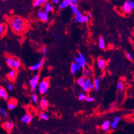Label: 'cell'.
I'll list each match as a JSON object with an SVG mask.
<instances>
[{
  "instance_id": "obj_40",
  "label": "cell",
  "mask_w": 134,
  "mask_h": 134,
  "mask_svg": "<svg viewBox=\"0 0 134 134\" xmlns=\"http://www.w3.org/2000/svg\"><path fill=\"white\" fill-rule=\"evenodd\" d=\"M128 2L130 3L132 9H134V2L132 1V0H129Z\"/></svg>"
},
{
  "instance_id": "obj_24",
  "label": "cell",
  "mask_w": 134,
  "mask_h": 134,
  "mask_svg": "<svg viewBox=\"0 0 134 134\" xmlns=\"http://www.w3.org/2000/svg\"><path fill=\"white\" fill-rule=\"evenodd\" d=\"M70 7L71 9V10L72 13L74 14L75 15L77 13L79 12L78 10V7L77 5V4H74V3H71L70 4Z\"/></svg>"
},
{
  "instance_id": "obj_33",
  "label": "cell",
  "mask_w": 134,
  "mask_h": 134,
  "mask_svg": "<svg viewBox=\"0 0 134 134\" xmlns=\"http://www.w3.org/2000/svg\"><path fill=\"white\" fill-rule=\"evenodd\" d=\"M125 56H126V57L127 58V59L129 60L130 61H133V56H132V55L130 53H129L128 52H126L125 53Z\"/></svg>"
},
{
  "instance_id": "obj_36",
  "label": "cell",
  "mask_w": 134,
  "mask_h": 134,
  "mask_svg": "<svg viewBox=\"0 0 134 134\" xmlns=\"http://www.w3.org/2000/svg\"><path fill=\"white\" fill-rule=\"evenodd\" d=\"M0 113H1V115L4 117L7 116V113L6 111L2 108H0Z\"/></svg>"
},
{
  "instance_id": "obj_14",
  "label": "cell",
  "mask_w": 134,
  "mask_h": 134,
  "mask_svg": "<svg viewBox=\"0 0 134 134\" xmlns=\"http://www.w3.org/2000/svg\"><path fill=\"white\" fill-rule=\"evenodd\" d=\"M132 8L128 1H126L124 3L123 5V10L125 13L129 14L132 11Z\"/></svg>"
},
{
  "instance_id": "obj_6",
  "label": "cell",
  "mask_w": 134,
  "mask_h": 134,
  "mask_svg": "<svg viewBox=\"0 0 134 134\" xmlns=\"http://www.w3.org/2000/svg\"><path fill=\"white\" fill-rule=\"evenodd\" d=\"M37 15L38 19L43 22H47L49 20L48 13L46 12L44 10H39L37 13Z\"/></svg>"
},
{
  "instance_id": "obj_42",
  "label": "cell",
  "mask_w": 134,
  "mask_h": 134,
  "mask_svg": "<svg viewBox=\"0 0 134 134\" xmlns=\"http://www.w3.org/2000/svg\"><path fill=\"white\" fill-rule=\"evenodd\" d=\"M7 88L10 91H12L13 90V86L12 84H8V86H7Z\"/></svg>"
},
{
  "instance_id": "obj_45",
  "label": "cell",
  "mask_w": 134,
  "mask_h": 134,
  "mask_svg": "<svg viewBox=\"0 0 134 134\" xmlns=\"http://www.w3.org/2000/svg\"><path fill=\"white\" fill-rule=\"evenodd\" d=\"M50 1L55 4H58L59 2V0H50Z\"/></svg>"
},
{
  "instance_id": "obj_16",
  "label": "cell",
  "mask_w": 134,
  "mask_h": 134,
  "mask_svg": "<svg viewBox=\"0 0 134 134\" xmlns=\"http://www.w3.org/2000/svg\"><path fill=\"white\" fill-rule=\"evenodd\" d=\"M0 98L4 100H7L8 98V93L3 87H0Z\"/></svg>"
},
{
  "instance_id": "obj_34",
  "label": "cell",
  "mask_w": 134,
  "mask_h": 134,
  "mask_svg": "<svg viewBox=\"0 0 134 134\" xmlns=\"http://www.w3.org/2000/svg\"><path fill=\"white\" fill-rule=\"evenodd\" d=\"M118 125V122L115 121V120H113V121L111 123V128L112 129H115L117 128Z\"/></svg>"
},
{
  "instance_id": "obj_11",
  "label": "cell",
  "mask_w": 134,
  "mask_h": 134,
  "mask_svg": "<svg viewBox=\"0 0 134 134\" xmlns=\"http://www.w3.org/2000/svg\"><path fill=\"white\" fill-rule=\"evenodd\" d=\"M17 106V100L15 99H9V101L7 103V109L9 111H12L14 110Z\"/></svg>"
},
{
  "instance_id": "obj_17",
  "label": "cell",
  "mask_w": 134,
  "mask_h": 134,
  "mask_svg": "<svg viewBox=\"0 0 134 134\" xmlns=\"http://www.w3.org/2000/svg\"><path fill=\"white\" fill-rule=\"evenodd\" d=\"M90 84V80L89 78H86L84 83L81 86L82 89L85 92H88L89 91V85Z\"/></svg>"
},
{
  "instance_id": "obj_8",
  "label": "cell",
  "mask_w": 134,
  "mask_h": 134,
  "mask_svg": "<svg viewBox=\"0 0 134 134\" xmlns=\"http://www.w3.org/2000/svg\"><path fill=\"white\" fill-rule=\"evenodd\" d=\"M14 123L11 121H7L2 124V128L8 133H11L13 129L14 128Z\"/></svg>"
},
{
  "instance_id": "obj_27",
  "label": "cell",
  "mask_w": 134,
  "mask_h": 134,
  "mask_svg": "<svg viewBox=\"0 0 134 134\" xmlns=\"http://www.w3.org/2000/svg\"><path fill=\"white\" fill-rule=\"evenodd\" d=\"M116 87H117V90L119 91H123L124 90V83L121 81H119L117 82V85H116Z\"/></svg>"
},
{
  "instance_id": "obj_5",
  "label": "cell",
  "mask_w": 134,
  "mask_h": 134,
  "mask_svg": "<svg viewBox=\"0 0 134 134\" xmlns=\"http://www.w3.org/2000/svg\"><path fill=\"white\" fill-rule=\"evenodd\" d=\"M39 81V75L38 74H36L34 77L32 78L29 81V83L30 85L31 90L32 92H35L37 88V87L38 86V83Z\"/></svg>"
},
{
  "instance_id": "obj_4",
  "label": "cell",
  "mask_w": 134,
  "mask_h": 134,
  "mask_svg": "<svg viewBox=\"0 0 134 134\" xmlns=\"http://www.w3.org/2000/svg\"><path fill=\"white\" fill-rule=\"evenodd\" d=\"M74 61L78 63L83 69H84L85 67L86 59L82 53H79L78 56L76 55L74 57Z\"/></svg>"
},
{
  "instance_id": "obj_46",
  "label": "cell",
  "mask_w": 134,
  "mask_h": 134,
  "mask_svg": "<svg viewBox=\"0 0 134 134\" xmlns=\"http://www.w3.org/2000/svg\"><path fill=\"white\" fill-rule=\"evenodd\" d=\"M54 38L55 39H61V37L59 35H54Z\"/></svg>"
},
{
  "instance_id": "obj_12",
  "label": "cell",
  "mask_w": 134,
  "mask_h": 134,
  "mask_svg": "<svg viewBox=\"0 0 134 134\" xmlns=\"http://www.w3.org/2000/svg\"><path fill=\"white\" fill-rule=\"evenodd\" d=\"M32 120V117L31 115L29 113H26L20 119L21 122L25 124H30Z\"/></svg>"
},
{
  "instance_id": "obj_43",
  "label": "cell",
  "mask_w": 134,
  "mask_h": 134,
  "mask_svg": "<svg viewBox=\"0 0 134 134\" xmlns=\"http://www.w3.org/2000/svg\"><path fill=\"white\" fill-rule=\"evenodd\" d=\"M86 15L88 16L90 19L92 18V14H91V13L90 12H89L86 13Z\"/></svg>"
},
{
  "instance_id": "obj_13",
  "label": "cell",
  "mask_w": 134,
  "mask_h": 134,
  "mask_svg": "<svg viewBox=\"0 0 134 134\" xmlns=\"http://www.w3.org/2000/svg\"><path fill=\"white\" fill-rule=\"evenodd\" d=\"M39 107L41 110H45L48 108L49 105V102L45 98H42L39 102Z\"/></svg>"
},
{
  "instance_id": "obj_39",
  "label": "cell",
  "mask_w": 134,
  "mask_h": 134,
  "mask_svg": "<svg viewBox=\"0 0 134 134\" xmlns=\"http://www.w3.org/2000/svg\"><path fill=\"white\" fill-rule=\"evenodd\" d=\"M94 89H95V86L94 85V83H90L89 85V91H92Z\"/></svg>"
},
{
  "instance_id": "obj_3",
  "label": "cell",
  "mask_w": 134,
  "mask_h": 134,
  "mask_svg": "<svg viewBox=\"0 0 134 134\" xmlns=\"http://www.w3.org/2000/svg\"><path fill=\"white\" fill-rule=\"evenodd\" d=\"M49 87V79L46 78L38 83L37 87L39 93L42 95H43L47 92Z\"/></svg>"
},
{
  "instance_id": "obj_2",
  "label": "cell",
  "mask_w": 134,
  "mask_h": 134,
  "mask_svg": "<svg viewBox=\"0 0 134 134\" xmlns=\"http://www.w3.org/2000/svg\"><path fill=\"white\" fill-rule=\"evenodd\" d=\"M7 65L11 69L18 70L21 66V62L20 59L14 56H8L6 58Z\"/></svg>"
},
{
  "instance_id": "obj_20",
  "label": "cell",
  "mask_w": 134,
  "mask_h": 134,
  "mask_svg": "<svg viewBox=\"0 0 134 134\" xmlns=\"http://www.w3.org/2000/svg\"><path fill=\"white\" fill-rule=\"evenodd\" d=\"M111 123L110 120H105L101 125V128L104 131H107L110 130L111 128Z\"/></svg>"
},
{
  "instance_id": "obj_1",
  "label": "cell",
  "mask_w": 134,
  "mask_h": 134,
  "mask_svg": "<svg viewBox=\"0 0 134 134\" xmlns=\"http://www.w3.org/2000/svg\"><path fill=\"white\" fill-rule=\"evenodd\" d=\"M9 24L13 32L19 35L24 33L28 27V23L25 20L18 16L12 17L10 19Z\"/></svg>"
},
{
  "instance_id": "obj_41",
  "label": "cell",
  "mask_w": 134,
  "mask_h": 134,
  "mask_svg": "<svg viewBox=\"0 0 134 134\" xmlns=\"http://www.w3.org/2000/svg\"><path fill=\"white\" fill-rule=\"evenodd\" d=\"M120 120H121V117H119V116H117V117H116L115 118H114V120L116 122H119L120 121Z\"/></svg>"
},
{
  "instance_id": "obj_26",
  "label": "cell",
  "mask_w": 134,
  "mask_h": 134,
  "mask_svg": "<svg viewBox=\"0 0 134 134\" xmlns=\"http://www.w3.org/2000/svg\"><path fill=\"white\" fill-rule=\"evenodd\" d=\"M90 70L88 67H85L83 70V76L85 78H88L90 75Z\"/></svg>"
},
{
  "instance_id": "obj_9",
  "label": "cell",
  "mask_w": 134,
  "mask_h": 134,
  "mask_svg": "<svg viewBox=\"0 0 134 134\" xmlns=\"http://www.w3.org/2000/svg\"><path fill=\"white\" fill-rule=\"evenodd\" d=\"M82 68L80 66L78 63L74 62H73L70 66V70L72 74L75 75L77 71H81L82 70Z\"/></svg>"
},
{
  "instance_id": "obj_25",
  "label": "cell",
  "mask_w": 134,
  "mask_h": 134,
  "mask_svg": "<svg viewBox=\"0 0 134 134\" xmlns=\"http://www.w3.org/2000/svg\"><path fill=\"white\" fill-rule=\"evenodd\" d=\"M7 29V26L4 24H0V35L1 36H3L6 33Z\"/></svg>"
},
{
  "instance_id": "obj_31",
  "label": "cell",
  "mask_w": 134,
  "mask_h": 134,
  "mask_svg": "<svg viewBox=\"0 0 134 134\" xmlns=\"http://www.w3.org/2000/svg\"><path fill=\"white\" fill-rule=\"evenodd\" d=\"M31 100L35 104L38 103V97L37 94H33L31 96Z\"/></svg>"
},
{
  "instance_id": "obj_35",
  "label": "cell",
  "mask_w": 134,
  "mask_h": 134,
  "mask_svg": "<svg viewBox=\"0 0 134 134\" xmlns=\"http://www.w3.org/2000/svg\"><path fill=\"white\" fill-rule=\"evenodd\" d=\"M89 19H90V18L88 16H87L86 15H83L82 20H83V23H88L89 21Z\"/></svg>"
},
{
  "instance_id": "obj_37",
  "label": "cell",
  "mask_w": 134,
  "mask_h": 134,
  "mask_svg": "<svg viewBox=\"0 0 134 134\" xmlns=\"http://www.w3.org/2000/svg\"><path fill=\"white\" fill-rule=\"evenodd\" d=\"M42 52L43 53V55H46L47 52V47L44 46L43 47H42Z\"/></svg>"
},
{
  "instance_id": "obj_10",
  "label": "cell",
  "mask_w": 134,
  "mask_h": 134,
  "mask_svg": "<svg viewBox=\"0 0 134 134\" xmlns=\"http://www.w3.org/2000/svg\"><path fill=\"white\" fill-rule=\"evenodd\" d=\"M17 70L11 69V70L7 74V77L10 81H14L17 78Z\"/></svg>"
},
{
  "instance_id": "obj_38",
  "label": "cell",
  "mask_w": 134,
  "mask_h": 134,
  "mask_svg": "<svg viewBox=\"0 0 134 134\" xmlns=\"http://www.w3.org/2000/svg\"><path fill=\"white\" fill-rule=\"evenodd\" d=\"M95 100V99L93 97H88V98H87L85 100V101L86 102H89V103H90V102H92Z\"/></svg>"
},
{
  "instance_id": "obj_23",
  "label": "cell",
  "mask_w": 134,
  "mask_h": 134,
  "mask_svg": "<svg viewBox=\"0 0 134 134\" xmlns=\"http://www.w3.org/2000/svg\"><path fill=\"white\" fill-rule=\"evenodd\" d=\"M99 48L101 50H104L106 48L105 41L102 37H100L99 38Z\"/></svg>"
},
{
  "instance_id": "obj_30",
  "label": "cell",
  "mask_w": 134,
  "mask_h": 134,
  "mask_svg": "<svg viewBox=\"0 0 134 134\" xmlns=\"http://www.w3.org/2000/svg\"><path fill=\"white\" fill-rule=\"evenodd\" d=\"M93 83L95 86V90L96 91H98L99 89V86H100V79L98 78H95L94 80Z\"/></svg>"
},
{
  "instance_id": "obj_15",
  "label": "cell",
  "mask_w": 134,
  "mask_h": 134,
  "mask_svg": "<svg viewBox=\"0 0 134 134\" xmlns=\"http://www.w3.org/2000/svg\"><path fill=\"white\" fill-rule=\"evenodd\" d=\"M33 6L34 7H38L42 6L46 3L48 2L49 0H33Z\"/></svg>"
},
{
  "instance_id": "obj_47",
  "label": "cell",
  "mask_w": 134,
  "mask_h": 134,
  "mask_svg": "<svg viewBox=\"0 0 134 134\" xmlns=\"http://www.w3.org/2000/svg\"><path fill=\"white\" fill-rule=\"evenodd\" d=\"M133 38H134V31H133Z\"/></svg>"
},
{
  "instance_id": "obj_29",
  "label": "cell",
  "mask_w": 134,
  "mask_h": 134,
  "mask_svg": "<svg viewBox=\"0 0 134 134\" xmlns=\"http://www.w3.org/2000/svg\"><path fill=\"white\" fill-rule=\"evenodd\" d=\"M88 98V96H87L85 93H79L78 99L79 100V101H84V100H85L86 99Z\"/></svg>"
},
{
  "instance_id": "obj_7",
  "label": "cell",
  "mask_w": 134,
  "mask_h": 134,
  "mask_svg": "<svg viewBox=\"0 0 134 134\" xmlns=\"http://www.w3.org/2000/svg\"><path fill=\"white\" fill-rule=\"evenodd\" d=\"M45 57H42L41 60H40V61L38 62L37 63L30 66L29 67V70H30L31 71H36V70H38L40 69L43 66V65L44 63V62H45Z\"/></svg>"
},
{
  "instance_id": "obj_22",
  "label": "cell",
  "mask_w": 134,
  "mask_h": 134,
  "mask_svg": "<svg viewBox=\"0 0 134 134\" xmlns=\"http://www.w3.org/2000/svg\"><path fill=\"white\" fill-rule=\"evenodd\" d=\"M44 10L47 13H50L54 10V7L51 3L47 2L44 5L43 7Z\"/></svg>"
},
{
  "instance_id": "obj_28",
  "label": "cell",
  "mask_w": 134,
  "mask_h": 134,
  "mask_svg": "<svg viewBox=\"0 0 134 134\" xmlns=\"http://www.w3.org/2000/svg\"><path fill=\"white\" fill-rule=\"evenodd\" d=\"M85 79H86V78H85V77H84L83 76H80L79 78H78V79L77 80L76 82H77V83L79 86H81L84 83V82H85Z\"/></svg>"
},
{
  "instance_id": "obj_19",
  "label": "cell",
  "mask_w": 134,
  "mask_h": 134,
  "mask_svg": "<svg viewBox=\"0 0 134 134\" xmlns=\"http://www.w3.org/2000/svg\"><path fill=\"white\" fill-rule=\"evenodd\" d=\"M82 13L79 11L76 14H75V16L74 18V19H73V21L76 23H83V22L82 20Z\"/></svg>"
},
{
  "instance_id": "obj_18",
  "label": "cell",
  "mask_w": 134,
  "mask_h": 134,
  "mask_svg": "<svg viewBox=\"0 0 134 134\" xmlns=\"http://www.w3.org/2000/svg\"><path fill=\"white\" fill-rule=\"evenodd\" d=\"M97 63L99 68L101 70H102L105 68L106 64V61L102 57H100L97 59Z\"/></svg>"
},
{
  "instance_id": "obj_44",
  "label": "cell",
  "mask_w": 134,
  "mask_h": 134,
  "mask_svg": "<svg viewBox=\"0 0 134 134\" xmlns=\"http://www.w3.org/2000/svg\"><path fill=\"white\" fill-rule=\"evenodd\" d=\"M69 1L71 3H74V4H77L78 2V0H69Z\"/></svg>"
},
{
  "instance_id": "obj_21",
  "label": "cell",
  "mask_w": 134,
  "mask_h": 134,
  "mask_svg": "<svg viewBox=\"0 0 134 134\" xmlns=\"http://www.w3.org/2000/svg\"><path fill=\"white\" fill-rule=\"evenodd\" d=\"M71 2L69 0H63V1L60 2L59 4V9H64L65 8H68V7L70 6Z\"/></svg>"
},
{
  "instance_id": "obj_32",
  "label": "cell",
  "mask_w": 134,
  "mask_h": 134,
  "mask_svg": "<svg viewBox=\"0 0 134 134\" xmlns=\"http://www.w3.org/2000/svg\"><path fill=\"white\" fill-rule=\"evenodd\" d=\"M40 118L45 120H48L49 119L48 115H47L44 112H42L40 113Z\"/></svg>"
}]
</instances>
